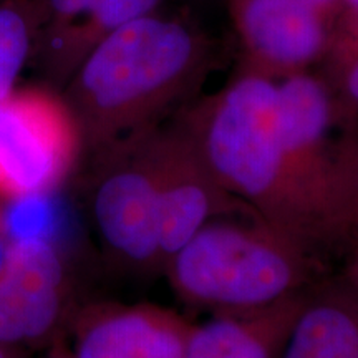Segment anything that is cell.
Wrapping results in <instances>:
<instances>
[{"label":"cell","instance_id":"cell-18","mask_svg":"<svg viewBox=\"0 0 358 358\" xmlns=\"http://www.w3.org/2000/svg\"><path fill=\"white\" fill-rule=\"evenodd\" d=\"M338 275L358 292V239L343 252V266Z\"/></svg>","mask_w":358,"mask_h":358},{"label":"cell","instance_id":"cell-22","mask_svg":"<svg viewBox=\"0 0 358 358\" xmlns=\"http://www.w3.org/2000/svg\"><path fill=\"white\" fill-rule=\"evenodd\" d=\"M3 232H6V222H3V216L0 213V234H3Z\"/></svg>","mask_w":358,"mask_h":358},{"label":"cell","instance_id":"cell-6","mask_svg":"<svg viewBox=\"0 0 358 358\" xmlns=\"http://www.w3.org/2000/svg\"><path fill=\"white\" fill-rule=\"evenodd\" d=\"M82 159L80 129L58 90L15 88L0 100V199L47 198Z\"/></svg>","mask_w":358,"mask_h":358},{"label":"cell","instance_id":"cell-20","mask_svg":"<svg viewBox=\"0 0 358 358\" xmlns=\"http://www.w3.org/2000/svg\"><path fill=\"white\" fill-rule=\"evenodd\" d=\"M48 358H73V355H71V353H70V350H69V348H66V350H65V348H64V347H58V348H57V350H55V352H53V353H52V355H50V357H48Z\"/></svg>","mask_w":358,"mask_h":358},{"label":"cell","instance_id":"cell-13","mask_svg":"<svg viewBox=\"0 0 358 358\" xmlns=\"http://www.w3.org/2000/svg\"><path fill=\"white\" fill-rule=\"evenodd\" d=\"M282 358H358V292L338 274L312 285Z\"/></svg>","mask_w":358,"mask_h":358},{"label":"cell","instance_id":"cell-15","mask_svg":"<svg viewBox=\"0 0 358 358\" xmlns=\"http://www.w3.org/2000/svg\"><path fill=\"white\" fill-rule=\"evenodd\" d=\"M315 70L345 108L358 111V48L324 58Z\"/></svg>","mask_w":358,"mask_h":358},{"label":"cell","instance_id":"cell-16","mask_svg":"<svg viewBox=\"0 0 358 358\" xmlns=\"http://www.w3.org/2000/svg\"><path fill=\"white\" fill-rule=\"evenodd\" d=\"M355 48H358V8L345 10V13L340 17L325 57L340 55V53L355 50Z\"/></svg>","mask_w":358,"mask_h":358},{"label":"cell","instance_id":"cell-21","mask_svg":"<svg viewBox=\"0 0 358 358\" xmlns=\"http://www.w3.org/2000/svg\"><path fill=\"white\" fill-rule=\"evenodd\" d=\"M347 10H353V8H358V0H345Z\"/></svg>","mask_w":358,"mask_h":358},{"label":"cell","instance_id":"cell-7","mask_svg":"<svg viewBox=\"0 0 358 358\" xmlns=\"http://www.w3.org/2000/svg\"><path fill=\"white\" fill-rule=\"evenodd\" d=\"M80 308L62 249L42 236L13 237L0 261V343L25 348L69 335Z\"/></svg>","mask_w":358,"mask_h":358},{"label":"cell","instance_id":"cell-14","mask_svg":"<svg viewBox=\"0 0 358 358\" xmlns=\"http://www.w3.org/2000/svg\"><path fill=\"white\" fill-rule=\"evenodd\" d=\"M40 25L38 0H0V100L17 88L34 62Z\"/></svg>","mask_w":358,"mask_h":358},{"label":"cell","instance_id":"cell-10","mask_svg":"<svg viewBox=\"0 0 358 358\" xmlns=\"http://www.w3.org/2000/svg\"><path fill=\"white\" fill-rule=\"evenodd\" d=\"M192 322L156 303L80 306L69 337L73 358H182Z\"/></svg>","mask_w":358,"mask_h":358},{"label":"cell","instance_id":"cell-1","mask_svg":"<svg viewBox=\"0 0 358 358\" xmlns=\"http://www.w3.org/2000/svg\"><path fill=\"white\" fill-rule=\"evenodd\" d=\"M217 58V42L199 20L166 7L103 38L60 92L83 156L176 115L198 98Z\"/></svg>","mask_w":358,"mask_h":358},{"label":"cell","instance_id":"cell-9","mask_svg":"<svg viewBox=\"0 0 358 358\" xmlns=\"http://www.w3.org/2000/svg\"><path fill=\"white\" fill-rule=\"evenodd\" d=\"M148 140L164 264L174 250L214 219L237 214L256 216L221 186L176 115L151 128Z\"/></svg>","mask_w":358,"mask_h":358},{"label":"cell","instance_id":"cell-5","mask_svg":"<svg viewBox=\"0 0 358 358\" xmlns=\"http://www.w3.org/2000/svg\"><path fill=\"white\" fill-rule=\"evenodd\" d=\"M150 129L85 155L75 173L101 257L118 275L136 280L163 275L164 266Z\"/></svg>","mask_w":358,"mask_h":358},{"label":"cell","instance_id":"cell-2","mask_svg":"<svg viewBox=\"0 0 358 358\" xmlns=\"http://www.w3.org/2000/svg\"><path fill=\"white\" fill-rule=\"evenodd\" d=\"M176 116L224 189L327 261L319 229L285 163L275 80L236 70L216 93L194 98Z\"/></svg>","mask_w":358,"mask_h":358},{"label":"cell","instance_id":"cell-4","mask_svg":"<svg viewBox=\"0 0 358 358\" xmlns=\"http://www.w3.org/2000/svg\"><path fill=\"white\" fill-rule=\"evenodd\" d=\"M277 83L289 174L327 254H340V216L358 173V111L345 108L317 70Z\"/></svg>","mask_w":358,"mask_h":358},{"label":"cell","instance_id":"cell-11","mask_svg":"<svg viewBox=\"0 0 358 358\" xmlns=\"http://www.w3.org/2000/svg\"><path fill=\"white\" fill-rule=\"evenodd\" d=\"M169 0H38L40 35L32 64L62 92L77 66L120 27L166 7Z\"/></svg>","mask_w":358,"mask_h":358},{"label":"cell","instance_id":"cell-8","mask_svg":"<svg viewBox=\"0 0 358 358\" xmlns=\"http://www.w3.org/2000/svg\"><path fill=\"white\" fill-rule=\"evenodd\" d=\"M239 47L237 70L275 82L315 70L345 0H226Z\"/></svg>","mask_w":358,"mask_h":358},{"label":"cell","instance_id":"cell-17","mask_svg":"<svg viewBox=\"0 0 358 358\" xmlns=\"http://www.w3.org/2000/svg\"><path fill=\"white\" fill-rule=\"evenodd\" d=\"M358 239V173L353 181L348 198L343 204L342 216L338 222V241L340 252H343Z\"/></svg>","mask_w":358,"mask_h":358},{"label":"cell","instance_id":"cell-19","mask_svg":"<svg viewBox=\"0 0 358 358\" xmlns=\"http://www.w3.org/2000/svg\"><path fill=\"white\" fill-rule=\"evenodd\" d=\"M0 358H25V355L22 348L8 347L0 343Z\"/></svg>","mask_w":358,"mask_h":358},{"label":"cell","instance_id":"cell-12","mask_svg":"<svg viewBox=\"0 0 358 358\" xmlns=\"http://www.w3.org/2000/svg\"><path fill=\"white\" fill-rule=\"evenodd\" d=\"M310 289L254 310L211 313L192 325L182 358H282Z\"/></svg>","mask_w":358,"mask_h":358},{"label":"cell","instance_id":"cell-3","mask_svg":"<svg viewBox=\"0 0 358 358\" xmlns=\"http://www.w3.org/2000/svg\"><path fill=\"white\" fill-rule=\"evenodd\" d=\"M185 306L209 313L262 308L308 290L327 275L325 261L257 216L208 222L163 267Z\"/></svg>","mask_w":358,"mask_h":358}]
</instances>
